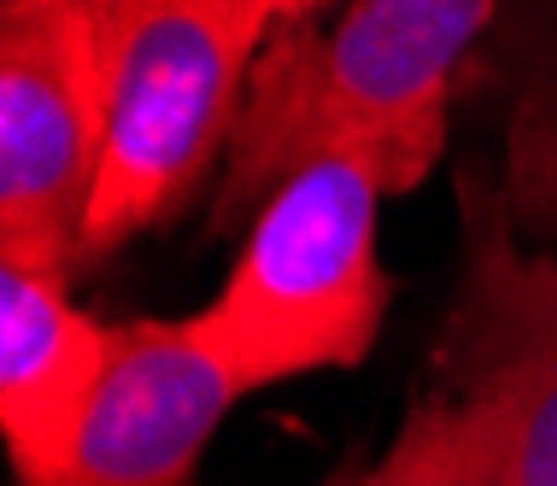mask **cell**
<instances>
[{
  "instance_id": "cell-4",
  "label": "cell",
  "mask_w": 557,
  "mask_h": 486,
  "mask_svg": "<svg viewBox=\"0 0 557 486\" xmlns=\"http://www.w3.org/2000/svg\"><path fill=\"white\" fill-rule=\"evenodd\" d=\"M107 153L88 0H0V264L83 270Z\"/></svg>"
},
{
  "instance_id": "cell-9",
  "label": "cell",
  "mask_w": 557,
  "mask_h": 486,
  "mask_svg": "<svg viewBox=\"0 0 557 486\" xmlns=\"http://www.w3.org/2000/svg\"><path fill=\"white\" fill-rule=\"evenodd\" d=\"M505 211L517 235L540 252H557V77H534L510 105L505 129Z\"/></svg>"
},
{
  "instance_id": "cell-1",
  "label": "cell",
  "mask_w": 557,
  "mask_h": 486,
  "mask_svg": "<svg viewBox=\"0 0 557 486\" xmlns=\"http://www.w3.org/2000/svg\"><path fill=\"white\" fill-rule=\"evenodd\" d=\"M493 0H346L270 36L223 153L212 229L252 217L311 159H364L411 194L446 153L451 77Z\"/></svg>"
},
{
  "instance_id": "cell-5",
  "label": "cell",
  "mask_w": 557,
  "mask_h": 486,
  "mask_svg": "<svg viewBox=\"0 0 557 486\" xmlns=\"http://www.w3.org/2000/svg\"><path fill=\"white\" fill-rule=\"evenodd\" d=\"M463 270L434 340L446 392L505 428V486H557V252L517 235L499 182L458 176Z\"/></svg>"
},
{
  "instance_id": "cell-7",
  "label": "cell",
  "mask_w": 557,
  "mask_h": 486,
  "mask_svg": "<svg viewBox=\"0 0 557 486\" xmlns=\"http://www.w3.org/2000/svg\"><path fill=\"white\" fill-rule=\"evenodd\" d=\"M107 370L112 323L71 299V276L0 264V434L18 486L71 458Z\"/></svg>"
},
{
  "instance_id": "cell-3",
  "label": "cell",
  "mask_w": 557,
  "mask_h": 486,
  "mask_svg": "<svg viewBox=\"0 0 557 486\" xmlns=\"http://www.w3.org/2000/svg\"><path fill=\"white\" fill-rule=\"evenodd\" d=\"M387 182L364 159H311L252 211L230 276L200 306L235 392L352 370L382 334L394 282L375 252Z\"/></svg>"
},
{
  "instance_id": "cell-6",
  "label": "cell",
  "mask_w": 557,
  "mask_h": 486,
  "mask_svg": "<svg viewBox=\"0 0 557 486\" xmlns=\"http://www.w3.org/2000/svg\"><path fill=\"white\" fill-rule=\"evenodd\" d=\"M240 404L194 316L112 323V370L71 458L29 486H194L212 434Z\"/></svg>"
},
{
  "instance_id": "cell-2",
  "label": "cell",
  "mask_w": 557,
  "mask_h": 486,
  "mask_svg": "<svg viewBox=\"0 0 557 486\" xmlns=\"http://www.w3.org/2000/svg\"><path fill=\"white\" fill-rule=\"evenodd\" d=\"M329 0H88L107 77V153L83 264L176 217L230 153V135L282 24Z\"/></svg>"
},
{
  "instance_id": "cell-8",
  "label": "cell",
  "mask_w": 557,
  "mask_h": 486,
  "mask_svg": "<svg viewBox=\"0 0 557 486\" xmlns=\"http://www.w3.org/2000/svg\"><path fill=\"white\" fill-rule=\"evenodd\" d=\"M358 486H505V428L487 404L429 387Z\"/></svg>"
},
{
  "instance_id": "cell-10",
  "label": "cell",
  "mask_w": 557,
  "mask_h": 486,
  "mask_svg": "<svg viewBox=\"0 0 557 486\" xmlns=\"http://www.w3.org/2000/svg\"><path fill=\"white\" fill-rule=\"evenodd\" d=\"M358 475H364V463H341L335 475H323L318 486H358Z\"/></svg>"
}]
</instances>
